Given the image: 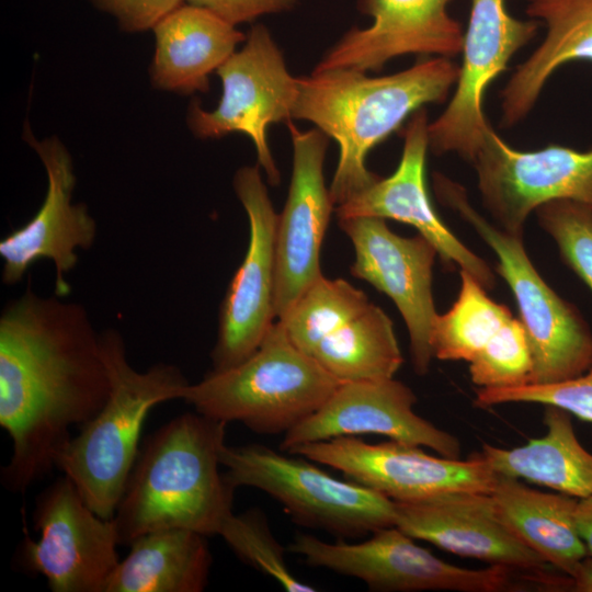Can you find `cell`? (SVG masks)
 Here are the masks:
<instances>
[{
  "mask_svg": "<svg viewBox=\"0 0 592 592\" xmlns=\"http://www.w3.org/2000/svg\"><path fill=\"white\" fill-rule=\"evenodd\" d=\"M25 139L42 160L48 185L37 213L0 241L2 282L14 285L33 264L49 260L55 269L54 294L66 298L71 292L67 277L78 264V251L94 244L96 223L84 204L71 201L76 175L66 147L57 138L38 141L30 132Z\"/></svg>",
  "mask_w": 592,
  "mask_h": 592,
  "instance_id": "16",
  "label": "cell"
},
{
  "mask_svg": "<svg viewBox=\"0 0 592 592\" xmlns=\"http://www.w3.org/2000/svg\"><path fill=\"white\" fill-rule=\"evenodd\" d=\"M459 275L457 299L446 312L437 314L434 321V357L474 364L527 338L521 320L506 306L492 300L468 272L460 270Z\"/></svg>",
  "mask_w": 592,
  "mask_h": 592,
  "instance_id": "27",
  "label": "cell"
},
{
  "mask_svg": "<svg viewBox=\"0 0 592 592\" xmlns=\"http://www.w3.org/2000/svg\"><path fill=\"white\" fill-rule=\"evenodd\" d=\"M310 356L341 383L394 378L403 363L392 321L372 303Z\"/></svg>",
  "mask_w": 592,
  "mask_h": 592,
  "instance_id": "28",
  "label": "cell"
},
{
  "mask_svg": "<svg viewBox=\"0 0 592 592\" xmlns=\"http://www.w3.org/2000/svg\"><path fill=\"white\" fill-rule=\"evenodd\" d=\"M437 200L456 212L493 250L497 272L510 286L527 334L533 373L531 384H554L592 367V333L578 309L558 296L531 262L523 236L489 223L469 203L467 192L446 175L433 173Z\"/></svg>",
  "mask_w": 592,
  "mask_h": 592,
  "instance_id": "6",
  "label": "cell"
},
{
  "mask_svg": "<svg viewBox=\"0 0 592 592\" xmlns=\"http://www.w3.org/2000/svg\"><path fill=\"white\" fill-rule=\"evenodd\" d=\"M537 30V21L513 18L505 0H471L455 93L444 112L429 124L433 153L456 152L474 161L490 126L483 113L486 90Z\"/></svg>",
  "mask_w": 592,
  "mask_h": 592,
  "instance_id": "14",
  "label": "cell"
},
{
  "mask_svg": "<svg viewBox=\"0 0 592 592\" xmlns=\"http://www.w3.org/2000/svg\"><path fill=\"white\" fill-rule=\"evenodd\" d=\"M574 520L588 554L592 555V494L578 500Z\"/></svg>",
  "mask_w": 592,
  "mask_h": 592,
  "instance_id": "35",
  "label": "cell"
},
{
  "mask_svg": "<svg viewBox=\"0 0 592 592\" xmlns=\"http://www.w3.org/2000/svg\"><path fill=\"white\" fill-rule=\"evenodd\" d=\"M111 378L83 305L41 296L29 281L0 316V425L12 442L1 481L25 492L55 467L60 449L103 407Z\"/></svg>",
  "mask_w": 592,
  "mask_h": 592,
  "instance_id": "1",
  "label": "cell"
},
{
  "mask_svg": "<svg viewBox=\"0 0 592 592\" xmlns=\"http://www.w3.org/2000/svg\"><path fill=\"white\" fill-rule=\"evenodd\" d=\"M189 4L204 8L227 23L236 26L253 22L258 18L289 11L298 0H185Z\"/></svg>",
  "mask_w": 592,
  "mask_h": 592,
  "instance_id": "34",
  "label": "cell"
},
{
  "mask_svg": "<svg viewBox=\"0 0 592 592\" xmlns=\"http://www.w3.org/2000/svg\"><path fill=\"white\" fill-rule=\"evenodd\" d=\"M482 203L501 229L522 235L530 214L545 203L573 200L592 205V148L550 144L521 151L491 127L473 161Z\"/></svg>",
  "mask_w": 592,
  "mask_h": 592,
  "instance_id": "13",
  "label": "cell"
},
{
  "mask_svg": "<svg viewBox=\"0 0 592 592\" xmlns=\"http://www.w3.org/2000/svg\"><path fill=\"white\" fill-rule=\"evenodd\" d=\"M99 9L113 15L127 32L152 30L163 18L185 0H91Z\"/></svg>",
  "mask_w": 592,
  "mask_h": 592,
  "instance_id": "33",
  "label": "cell"
},
{
  "mask_svg": "<svg viewBox=\"0 0 592 592\" xmlns=\"http://www.w3.org/2000/svg\"><path fill=\"white\" fill-rule=\"evenodd\" d=\"M293 168L287 198L277 217L275 318H284L304 291L322 275L320 252L335 206L323 173L328 136L287 122Z\"/></svg>",
  "mask_w": 592,
  "mask_h": 592,
  "instance_id": "17",
  "label": "cell"
},
{
  "mask_svg": "<svg viewBox=\"0 0 592 592\" xmlns=\"http://www.w3.org/2000/svg\"><path fill=\"white\" fill-rule=\"evenodd\" d=\"M232 553L244 563L275 580L287 592H315L300 581L286 562V549L277 542L267 517L260 509L227 516L218 532Z\"/></svg>",
  "mask_w": 592,
  "mask_h": 592,
  "instance_id": "30",
  "label": "cell"
},
{
  "mask_svg": "<svg viewBox=\"0 0 592 592\" xmlns=\"http://www.w3.org/2000/svg\"><path fill=\"white\" fill-rule=\"evenodd\" d=\"M429 124L424 107L414 112L405 129L402 155L395 172L379 177L338 205L335 215L338 219L378 217L408 224L434 246L445 265H458L486 289H492L496 285L492 270L448 229L429 197L425 185Z\"/></svg>",
  "mask_w": 592,
  "mask_h": 592,
  "instance_id": "19",
  "label": "cell"
},
{
  "mask_svg": "<svg viewBox=\"0 0 592 592\" xmlns=\"http://www.w3.org/2000/svg\"><path fill=\"white\" fill-rule=\"evenodd\" d=\"M221 96L213 111L196 102L189 109L187 124L198 138H220L243 133L253 143L258 166L271 185L281 173L272 156L266 132L271 124L289 122L299 93V79L288 71L282 50L262 24L249 31L242 48L217 70Z\"/></svg>",
  "mask_w": 592,
  "mask_h": 592,
  "instance_id": "9",
  "label": "cell"
},
{
  "mask_svg": "<svg viewBox=\"0 0 592 592\" xmlns=\"http://www.w3.org/2000/svg\"><path fill=\"white\" fill-rule=\"evenodd\" d=\"M354 248L351 273L387 295L402 316L409 333L414 372L425 375L434 357L432 332L436 310L432 269L437 254L423 236L401 237L378 217L338 219Z\"/></svg>",
  "mask_w": 592,
  "mask_h": 592,
  "instance_id": "15",
  "label": "cell"
},
{
  "mask_svg": "<svg viewBox=\"0 0 592 592\" xmlns=\"http://www.w3.org/2000/svg\"><path fill=\"white\" fill-rule=\"evenodd\" d=\"M490 493V492H489ZM457 492L395 502V526L452 554L502 566L551 582L558 574L499 519L490 494Z\"/></svg>",
  "mask_w": 592,
  "mask_h": 592,
  "instance_id": "20",
  "label": "cell"
},
{
  "mask_svg": "<svg viewBox=\"0 0 592 592\" xmlns=\"http://www.w3.org/2000/svg\"><path fill=\"white\" fill-rule=\"evenodd\" d=\"M287 453L343 474L394 502H415L457 492H486L498 476L475 454L467 459L433 456L422 446L395 440L368 443L338 436L297 445Z\"/></svg>",
  "mask_w": 592,
  "mask_h": 592,
  "instance_id": "10",
  "label": "cell"
},
{
  "mask_svg": "<svg viewBox=\"0 0 592 592\" xmlns=\"http://www.w3.org/2000/svg\"><path fill=\"white\" fill-rule=\"evenodd\" d=\"M205 535L184 528L146 533L128 546L104 592H201L213 557Z\"/></svg>",
  "mask_w": 592,
  "mask_h": 592,
  "instance_id": "26",
  "label": "cell"
},
{
  "mask_svg": "<svg viewBox=\"0 0 592 592\" xmlns=\"http://www.w3.org/2000/svg\"><path fill=\"white\" fill-rule=\"evenodd\" d=\"M512 402L556 406L592 422V367L578 377L554 384L476 389L474 405L479 408Z\"/></svg>",
  "mask_w": 592,
  "mask_h": 592,
  "instance_id": "32",
  "label": "cell"
},
{
  "mask_svg": "<svg viewBox=\"0 0 592 592\" xmlns=\"http://www.w3.org/2000/svg\"><path fill=\"white\" fill-rule=\"evenodd\" d=\"M570 579L571 591L592 592V555L588 554L579 561Z\"/></svg>",
  "mask_w": 592,
  "mask_h": 592,
  "instance_id": "36",
  "label": "cell"
},
{
  "mask_svg": "<svg viewBox=\"0 0 592 592\" xmlns=\"http://www.w3.org/2000/svg\"><path fill=\"white\" fill-rule=\"evenodd\" d=\"M526 13L543 21L547 32L501 91L504 127L526 117L556 69L572 60H592V0H527Z\"/></svg>",
  "mask_w": 592,
  "mask_h": 592,
  "instance_id": "23",
  "label": "cell"
},
{
  "mask_svg": "<svg viewBox=\"0 0 592 592\" xmlns=\"http://www.w3.org/2000/svg\"><path fill=\"white\" fill-rule=\"evenodd\" d=\"M38 540L22 545L26 570L42 574L54 592H104L119 559L112 519L98 515L64 475L37 497Z\"/></svg>",
  "mask_w": 592,
  "mask_h": 592,
  "instance_id": "12",
  "label": "cell"
},
{
  "mask_svg": "<svg viewBox=\"0 0 592 592\" xmlns=\"http://www.w3.org/2000/svg\"><path fill=\"white\" fill-rule=\"evenodd\" d=\"M152 83L178 93L207 92L209 75L246 41V35L210 11L182 4L153 29Z\"/></svg>",
  "mask_w": 592,
  "mask_h": 592,
  "instance_id": "22",
  "label": "cell"
},
{
  "mask_svg": "<svg viewBox=\"0 0 592 592\" xmlns=\"http://www.w3.org/2000/svg\"><path fill=\"white\" fill-rule=\"evenodd\" d=\"M369 303L367 295L348 281L322 274L277 321L291 342L311 355L323 339L360 315Z\"/></svg>",
  "mask_w": 592,
  "mask_h": 592,
  "instance_id": "29",
  "label": "cell"
},
{
  "mask_svg": "<svg viewBox=\"0 0 592 592\" xmlns=\"http://www.w3.org/2000/svg\"><path fill=\"white\" fill-rule=\"evenodd\" d=\"M539 226L556 241L567 265L592 291V205L556 200L536 209Z\"/></svg>",
  "mask_w": 592,
  "mask_h": 592,
  "instance_id": "31",
  "label": "cell"
},
{
  "mask_svg": "<svg viewBox=\"0 0 592 592\" xmlns=\"http://www.w3.org/2000/svg\"><path fill=\"white\" fill-rule=\"evenodd\" d=\"M545 435L502 448L483 444L474 453L497 476L525 479L577 499L592 494V454L579 442L570 413L546 406Z\"/></svg>",
  "mask_w": 592,
  "mask_h": 592,
  "instance_id": "24",
  "label": "cell"
},
{
  "mask_svg": "<svg viewBox=\"0 0 592 592\" xmlns=\"http://www.w3.org/2000/svg\"><path fill=\"white\" fill-rule=\"evenodd\" d=\"M449 1L357 0L360 11L372 18L371 25L346 31L314 70L378 71L408 54L444 58L459 54L464 32L447 11Z\"/></svg>",
  "mask_w": 592,
  "mask_h": 592,
  "instance_id": "21",
  "label": "cell"
},
{
  "mask_svg": "<svg viewBox=\"0 0 592 592\" xmlns=\"http://www.w3.org/2000/svg\"><path fill=\"white\" fill-rule=\"evenodd\" d=\"M412 389L395 378L342 383L310 417L284 434L281 449L338 436L379 434L459 458L460 443L414 411Z\"/></svg>",
  "mask_w": 592,
  "mask_h": 592,
  "instance_id": "18",
  "label": "cell"
},
{
  "mask_svg": "<svg viewBox=\"0 0 592 592\" xmlns=\"http://www.w3.org/2000/svg\"><path fill=\"white\" fill-rule=\"evenodd\" d=\"M341 384L296 348L276 321L249 357L189 383L180 399L206 417L240 422L260 434H285L315 413Z\"/></svg>",
  "mask_w": 592,
  "mask_h": 592,
  "instance_id": "5",
  "label": "cell"
},
{
  "mask_svg": "<svg viewBox=\"0 0 592 592\" xmlns=\"http://www.w3.org/2000/svg\"><path fill=\"white\" fill-rule=\"evenodd\" d=\"M489 494L504 525L556 570L570 577L588 555L574 520L579 499L539 491L502 476Z\"/></svg>",
  "mask_w": 592,
  "mask_h": 592,
  "instance_id": "25",
  "label": "cell"
},
{
  "mask_svg": "<svg viewBox=\"0 0 592 592\" xmlns=\"http://www.w3.org/2000/svg\"><path fill=\"white\" fill-rule=\"evenodd\" d=\"M101 344L111 378L109 398L60 449L55 467L73 482L98 515L112 519L138 457L149 411L164 401L180 399L189 382L172 364L135 369L124 339L115 329L101 332Z\"/></svg>",
  "mask_w": 592,
  "mask_h": 592,
  "instance_id": "4",
  "label": "cell"
},
{
  "mask_svg": "<svg viewBox=\"0 0 592 592\" xmlns=\"http://www.w3.org/2000/svg\"><path fill=\"white\" fill-rule=\"evenodd\" d=\"M459 70L449 58L432 57L387 76L335 68L298 77L293 118L312 123L339 146L329 187L335 207L379 178L366 167L368 152L423 105L443 102Z\"/></svg>",
  "mask_w": 592,
  "mask_h": 592,
  "instance_id": "2",
  "label": "cell"
},
{
  "mask_svg": "<svg viewBox=\"0 0 592 592\" xmlns=\"http://www.w3.org/2000/svg\"><path fill=\"white\" fill-rule=\"evenodd\" d=\"M289 455L263 444H225L220 462L235 489H259L278 501L295 523L338 539L395 525L392 500L357 482L334 478L306 457Z\"/></svg>",
  "mask_w": 592,
  "mask_h": 592,
  "instance_id": "7",
  "label": "cell"
},
{
  "mask_svg": "<svg viewBox=\"0 0 592 592\" xmlns=\"http://www.w3.org/2000/svg\"><path fill=\"white\" fill-rule=\"evenodd\" d=\"M397 526H387L361 543H330L298 533L287 549L311 567L356 578L382 592L526 590L521 572L502 566L467 569L448 563L414 543Z\"/></svg>",
  "mask_w": 592,
  "mask_h": 592,
  "instance_id": "8",
  "label": "cell"
},
{
  "mask_svg": "<svg viewBox=\"0 0 592 592\" xmlns=\"http://www.w3.org/2000/svg\"><path fill=\"white\" fill-rule=\"evenodd\" d=\"M249 221L244 258L231 278L218 316L210 352L212 371L230 368L249 357L275 322V213L260 167L240 168L232 181Z\"/></svg>",
  "mask_w": 592,
  "mask_h": 592,
  "instance_id": "11",
  "label": "cell"
},
{
  "mask_svg": "<svg viewBox=\"0 0 592 592\" xmlns=\"http://www.w3.org/2000/svg\"><path fill=\"white\" fill-rule=\"evenodd\" d=\"M227 424L189 412L147 439L112 517L119 545L164 528L218 535L235 492L219 469Z\"/></svg>",
  "mask_w": 592,
  "mask_h": 592,
  "instance_id": "3",
  "label": "cell"
}]
</instances>
